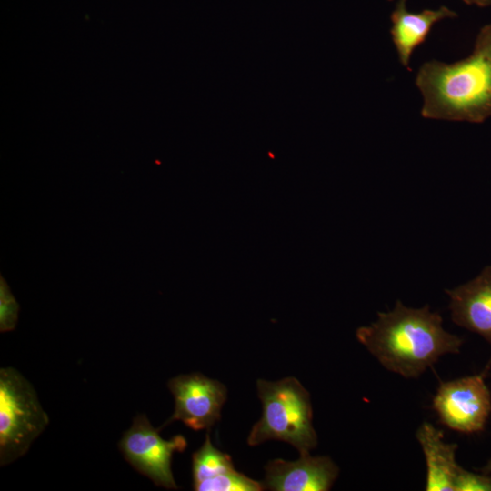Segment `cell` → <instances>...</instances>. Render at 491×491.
<instances>
[{
	"label": "cell",
	"instance_id": "obj_15",
	"mask_svg": "<svg viewBox=\"0 0 491 491\" xmlns=\"http://www.w3.org/2000/svg\"><path fill=\"white\" fill-rule=\"evenodd\" d=\"M467 5H475L478 7H487L491 5V0H463Z\"/></svg>",
	"mask_w": 491,
	"mask_h": 491
},
{
	"label": "cell",
	"instance_id": "obj_3",
	"mask_svg": "<svg viewBox=\"0 0 491 491\" xmlns=\"http://www.w3.org/2000/svg\"><path fill=\"white\" fill-rule=\"evenodd\" d=\"M256 386L263 412L248 435L247 444L255 446L280 440L300 454L315 448L317 436L312 424L310 395L302 384L295 377H286L275 382L258 379Z\"/></svg>",
	"mask_w": 491,
	"mask_h": 491
},
{
	"label": "cell",
	"instance_id": "obj_10",
	"mask_svg": "<svg viewBox=\"0 0 491 491\" xmlns=\"http://www.w3.org/2000/svg\"><path fill=\"white\" fill-rule=\"evenodd\" d=\"M193 488L195 491H261L263 483L238 472L229 456L215 447L208 434L192 456Z\"/></svg>",
	"mask_w": 491,
	"mask_h": 491
},
{
	"label": "cell",
	"instance_id": "obj_1",
	"mask_svg": "<svg viewBox=\"0 0 491 491\" xmlns=\"http://www.w3.org/2000/svg\"><path fill=\"white\" fill-rule=\"evenodd\" d=\"M439 313L426 305L407 307L399 300L393 310L378 312L356 338L387 370L416 378L445 354H456L463 339L446 331Z\"/></svg>",
	"mask_w": 491,
	"mask_h": 491
},
{
	"label": "cell",
	"instance_id": "obj_14",
	"mask_svg": "<svg viewBox=\"0 0 491 491\" xmlns=\"http://www.w3.org/2000/svg\"><path fill=\"white\" fill-rule=\"evenodd\" d=\"M455 491H491V476L475 474L461 467L456 480Z\"/></svg>",
	"mask_w": 491,
	"mask_h": 491
},
{
	"label": "cell",
	"instance_id": "obj_16",
	"mask_svg": "<svg viewBox=\"0 0 491 491\" xmlns=\"http://www.w3.org/2000/svg\"><path fill=\"white\" fill-rule=\"evenodd\" d=\"M480 471L481 473L486 474V475L491 474V459L487 462V464L483 468H481Z\"/></svg>",
	"mask_w": 491,
	"mask_h": 491
},
{
	"label": "cell",
	"instance_id": "obj_8",
	"mask_svg": "<svg viewBox=\"0 0 491 491\" xmlns=\"http://www.w3.org/2000/svg\"><path fill=\"white\" fill-rule=\"evenodd\" d=\"M338 473V466L328 456L303 453L296 461H269L263 485L274 491H327Z\"/></svg>",
	"mask_w": 491,
	"mask_h": 491
},
{
	"label": "cell",
	"instance_id": "obj_13",
	"mask_svg": "<svg viewBox=\"0 0 491 491\" xmlns=\"http://www.w3.org/2000/svg\"><path fill=\"white\" fill-rule=\"evenodd\" d=\"M20 306L5 278L0 276V332L13 331L17 325Z\"/></svg>",
	"mask_w": 491,
	"mask_h": 491
},
{
	"label": "cell",
	"instance_id": "obj_5",
	"mask_svg": "<svg viewBox=\"0 0 491 491\" xmlns=\"http://www.w3.org/2000/svg\"><path fill=\"white\" fill-rule=\"evenodd\" d=\"M158 432L145 415H138L124 433L119 448L125 460L155 485L177 489L171 468L172 458L175 452L186 448L187 441L182 435L165 440Z\"/></svg>",
	"mask_w": 491,
	"mask_h": 491
},
{
	"label": "cell",
	"instance_id": "obj_12",
	"mask_svg": "<svg viewBox=\"0 0 491 491\" xmlns=\"http://www.w3.org/2000/svg\"><path fill=\"white\" fill-rule=\"evenodd\" d=\"M426 462V491H455L461 466L456 462L458 446L444 441L443 431L425 422L416 431Z\"/></svg>",
	"mask_w": 491,
	"mask_h": 491
},
{
	"label": "cell",
	"instance_id": "obj_7",
	"mask_svg": "<svg viewBox=\"0 0 491 491\" xmlns=\"http://www.w3.org/2000/svg\"><path fill=\"white\" fill-rule=\"evenodd\" d=\"M167 386L175 397V411L159 431L175 420L199 431L210 428L220 419L227 391L219 381L191 373L171 378Z\"/></svg>",
	"mask_w": 491,
	"mask_h": 491
},
{
	"label": "cell",
	"instance_id": "obj_6",
	"mask_svg": "<svg viewBox=\"0 0 491 491\" xmlns=\"http://www.w3.org/2000/svg\"><path fill=\"white\" fill-rule=\"evenodd\" d=\"M486 372L442 382L433 398L440 423L461 433L485 428L491 413V394L485 382Z\"/></svg>",
	"mask_w": 491,
	"mask_h": 491
},
{
	"label": "cell",
	"instance_id": "obj_4",
	"mask_svg": "<svg viewBox=\"0 0 491 491\" xmlns=\"http://www.w3.org/2000/svg\"><path fill=\"white\" fill-rule=\"evenodd\" d=\"M49 423L36 392L13 367L0 369V466L23 456Z\"/></svg>",
	"mask_w": 491,
	"mask_h": 491
},
{
	"label": "cell",
	"instance_id": "obj_2",
	"mask_svg": "<svg viewBox=\"0 0 491 491\" xmlns=\"http://www.w3.org/2000/svg\"><path fill=\"white\" fill-rule=\"evenodd\" d=\"M426 119L482 123L491 116V23L478 32L473 52L452 64L424 63L416 77Z\"/></svg>",
	"mask_w": 491,
	"mask_h": 491
},
{
	"label": "cell",
	"instance_id": "obj_9",
	"mask_svg": "<svg viewBox=\"0 0 491 491\" xmlns=\"http://www.w3.org/2000/svg\"><path fill=\"white\" fill-rule=\"evenodd\" d=\"M449 310L455 324L485 338L491 346V266H486L474 279L446 289ZM491 367V358L484 371Z\"/></svg>",
	"mask_w": 491,
	"mask_h": 491
},
{
	"label": "cell",
	"instance_id": "obj_11",
	"mask_svg": "<svg viewBox=\"0 0 491 491\" xmlns=\"http://www.w3.org/2000/svg\"><path fill=\"white\" fill-rule=\"evenodd\" d=\"M406 3V0H398L391 14L390 35L399 62L409 70L413 52L426 41L433 25L446 18H455L457 15L446 6L412 13L407 10Z\"/></svg>",
	"mask_w": 491,
	"mask_h": 491
}]
</instances>
